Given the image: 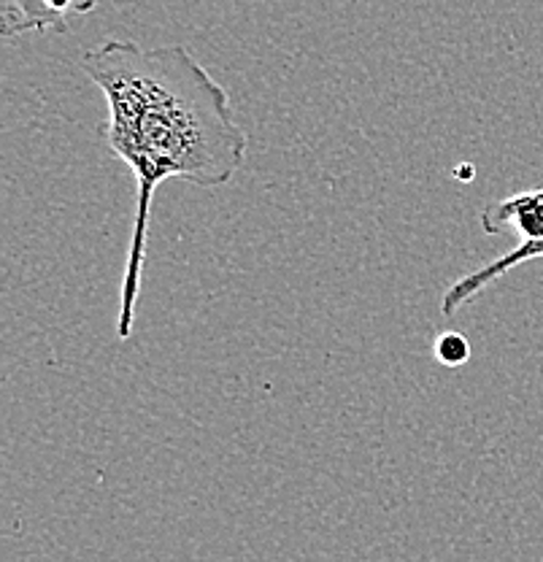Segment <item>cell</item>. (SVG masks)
Returning <instances> with one entry per match:
<instances>
[{
  "label": "cell",
  "instance_id": "obj_3",
  "mask_svg": "<svg viewBox=\"0 0 543 562\" xmlns=\"http://www.w3.org/2000/svg\"><path fill=\"white\" fill-rule=\"evenodd\" d=\"M98 0H3V35L66 33L71 20L95 11Z\"/></svg>",
  "mask_w": 543,
  "mask_h": 562
},
{
  "label": "cell",
  "instance_id": "obj_2",
  "mask_svg": "<svg viewBox=\"0 0 543 562\" xmlns=\"http://www.w3.org/2000/svg\"><path fill=\"white\" fill-rule=\"evenodd\" d=\"M478 225L487 236H511V251H528L543 244V187L513 192V195L484 206Z\"/></svg>",
  "mask_w": 543,
  "mask_h": 562
},
{
  "label": "cell",
  "instance_id": "obj_5",
  "mask_svg": "<svg viewBox=\"0 0 543 562\" xmlns=\"http://www.w3.org/2000/svg\"><path fill=\"white\" fill-rule=\"evenodd\" d=\"M435 360L446 368H460L471 360V344L463 333H443L435 341Z\"/></svg>",
  "mask_w": 543,
  "mask_h": 562
},
{
  "label": "cell",
  "instance_id": "obj_1",
  "mask_svg": "<svg viewBox=\"0 0 543 562\" xmlns=\"http://www.w3.org/2000/svg\"><path fill=\"white\" fill-rule=\"evenodd\" d=\"M81 70L106 98L101 136L136 176V220L122 273L116 336L131 338L142 295L149 216L162 181L203 190L230 184L247 162L249 138L230 95L181 44L111 38L81 55Z\"/></svg>",
  "mask_w": 543,
  "mask_h": 562
},
{
  "label": "cell",
  "instance_id": "obj_4",
  "mask_svg": "<svg viewBox=\"0 0 543 562\" xmlns=\"http://www.w3.org/2000/svg\"><path fill=\"white\" fill-rule=\"evenodd\" d=\"M533 260H543V244L533 246V249H528V251H506V255L498 257V260H489L487 266H482V268H476V271L465 273V277L454 279L441 295V314L454 316L460 308L468 306L473 297H478L484 290H489L493 284H498V281L504 279L508 271H513V268L524 266V262H533Z\"/></svg>",
  "mask_w": 543,
  "mask_h": 562
}]
</instances>
